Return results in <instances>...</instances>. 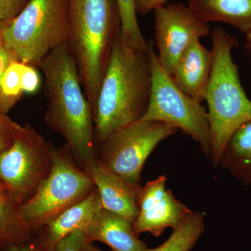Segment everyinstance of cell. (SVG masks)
Masks as SVG:
<instances>
[{
	"label": "cell",
	"mask_w": 251,
	"mask_h": 251,
	"mask_svg": "<svg viewBox=\"0 0 251 251\" xmlns=\"http://www.w3.org/2000/svg\"><path fill=\"white\" fill-rule=\"evenodd\" d=\"M151 87L150 46L146 50L135 47L120 30L93 108L99 143L115 130L139 121L148 109Z\"/></svg>",
	"instance_id": "1"
},
{
	"label": "cell",
	"mask_w": 251,
	"mask_h": 251,
	"mask_svg": "<svg viewBox=\"0 0 251 251\" xmlns=\"http://www.w3.org/2000/svg\"><path fill=\"white\" fill-rule=\"evenodd\" d=\"M39 67L45 80L46 121L67 141L74 158L85 170L97 161L93 110L67 43L48 54Z\"/></svg>",
	"instance_id": "2"
},
{
	"label": "cell",
	"mask_w": 251,
	"mask_h": 251,
	"mask_svg": "<svg viewBox=\"0 0 251 251\" xmlns=\"http://www.w3.org/2000/svg\"><path fill=\"white\" fill-rule=\"evenodd\" d=\"M120 30L116 0H70L67 43L92 110L112 46Z\"/></svg>",
	"instance_id": "3"
},
{
	"label": "cell",
	"mask_w": 251,
	"mask_h": 251,
	"mask_svg": "<svg viewBox=\"0 0 251 251\" xmlns=\"http://www.w3.org/2000/svg\"><path fill=\"white\" fill-rule=\"evenodd\" d=\"M210 34L212 69L204 100L210 126V159L216 167L231 135L251 120V100L232 59V50L239 46L237 38L220 27L214 28Z\"/></svg>",
	"instance_id": "4"
},
{
	"label": "cell",
	"mask_w": 251,
	"mask_h": 251,
	"mask_svg": "<svg viewBox=\"0 0 251 251\" xmlns=\"http://www.w3.org/2000/svg\"><path fill=\"white\" fill-rule=\"evenodd\" d=\"M70 0H30L7 21L1 41L18 60L34 67L67 42Z\"/></svg>",
	"instance_id": "5"
},
{
	"label": "cell",
	"mask_w": 251,
	"mask_h": 251,
	"mask_svg": "<svg viewBox=\"0 0 251 251\" xmlns=\"http://www.w3.org/2000/svg\"><path fill=\"white\" fill-rule=\"evenodd\" d=\"M67 150H67L53 147L50 173L35 193L18 206V214L34 234L96 188L90 175L76 166Z\"/></svg>",
	"instance_id": "6"
},
{
	"label": "cell",
	"mask_w": 251,
	"mask_h": 251,
	"mask_svg": "<svg viewBox=\"0 0 251 251\" xmlns=\"http://www.w3.org/2000/svg\"><path fill=\"white\" fill-rule=\"evenodd\" d=\"M152 87L148 109L140 120L157 121L180 128L211 156V133L207 112L201 102L184 93L157 59L152 41L149 43Z\"/></svg>",
	"instance_id": "7"
},
{
	"label": "cell",
	"mask_w": 251,
	"mask_h": 251,
	"mask_svg": "<svg viewBox=\"0 0 251 251\" xmlns=\"http://www.w3.org/2000/svg\"><path fill=\"white\" fill-rule=\"evenodd\" d=\"M52 148L42 135L26 125L12 145L0 153V181L16 206L29 200L50 173Z\"/></svg>",
	"instance_id": "8"
},
{
	"label": "cell",
	"mask_w": 251,
	"mask_h": 251,
	"mask_svg": "<svg viewBox=\"0 0 251 251\" xmlns=\"http://www.w3.org/2000/svg\"><path fill=\"white\" fill-rule=\"evenodd\" d=\"M177 130L161 122H135L99 142L101 151L99 160L130 186L140 190L142 171L148 157L158 144Z\"/></svg>",
	"instance_id": "9"
},
{
	"label": "cell",
	"mask_w": 251,
	"mask_h": 251,
	"mask_svg": "<svg viewBox=\"0 0 251 251\" xmlns=\"http://www.w3.org/2000/svg\"><path fill=\"white\" fill-rule=\"evenodd\" d=\"M153 13L157 59L171 75L186 48L195 39L209 35L210 27L181 3L161 5Z\"/></svg>",
	"instance_id": "10"
},
{
	"label": "cell",
	"mask_w": 251,
	"mask_h": 251,
	"mask_svg": "<svg viewBox=\"0 0 251 251\" xmlns=\"http://www.w3.org/2000/svg\"><path fill=\"white\" fill-rule=\"evenodd\" d=\"M166 183V176L161 175L142 186L138 195L139 213L133 224L137 235L150 232L159 237L168 227L176 229L193 212L167 189Z\"/></svg>",
	"instance_id": "11"
},
{
	"label": "cell",
	"mask_w": 251,
	"mask_h": 251,
	"mask_svg": "<svg viewBox=\"0 0 251 251\" xmlns=\"http://www.w3.org/2000/svg\"><path fill=\"white\" fill-rule=\"evenodd\" d=\"M98 190L102 207L125 218L133 224L138 216V195L140 190L97 159L85 170Z\"/></svg>",
	"instance_id": "12"
},
{
	"label": "cell",
	"mask_w": 251,
	"mask_h": 251,
	"mask_svg": "<svg viewBox=\"0 0 251 251\" xmlns=\"http://www.w3.org/2000/svg\"><path fill=\"white\" fill-rule=\"evenodd\" d=\"M97 187L83 201L69 208L38 231L33 242L39 251H53L62 239L75 230L83 232L102 209Z\"/></svg>",
	"instance_id": "13"
},
{
	"label": "cell",
	"mask_w": 251,
	"mask_h": 251,
	"mask_svg": "<svg viewBox=\"0 0 251 251\" xmlns=\"http://www.w3.org/2000/svg\"><path fill=\"white\" fill-rule=\"evenodd\" d=\"M211 50L204 47L201 39L193 40L175 66L171 77L184 93L202 103L212 69Z\"/></svg>",
	"instance_id": "14"
},
{
	"label": "cell",
	"mask_w": 251,
	"mask_h": 251,
	"mask_svg": "<svg viewBox=\"0 0 251 251\" xmlns=\"http://www.w3.org/2000/svg\"><path fill=\"white\" fill-rule=\"evenodd\" d=\"M87 242L106 244L112 251H149L133 229V224L102 208L83 231Z\"/></svg>",
	"instance_id": "15"
},
{
	"label": "cell",
	"mask_w": 251,
	"mask_h": 251,
	"mask_svg": "<svg viewBox=\"0 0 251 251\" xmlns=\"http://www.w3.org/2000/svg\"><path fill=\"white\" fill-rule=\"evenodd\" d=\"M198 19L208 23H227L246 33L251 29V0H188Z\"/></svg>",
	"instance_id": "16"
},
{
	"label": "cell",
	"mask_w": 251,
	"mask_h": 251,
	"mask_svg": "<svg viewBox=\"0 0 251 251\" xmlns=\"http://www.w3.org/2000/svg\"><path fill=\"white\" fill-rule=\"evenodd\" d=\"M219 166L244 186L251 185V120L241 125L231 135Z\"/></svg>",
	"instance_id": "17"
},
{
	"label": "cell",
	"mask_w": 251,
	"mask_h": 251,
	"mask_svg": "<svg viewBox=\"0 0 251 251\" xmlns=\"http://www.w3.org/2000/svg\"><path fill=\"white\" fill-rule=\"evenodd\" d=\"M18 206L11 202L6 193L0 196V251L11 244L32 241V231L18 214Z\"/></svg>",
	"instance_id": "18"
},
{
	"label": "cell",
	"mask_w": 251,
	"mask_h": 251,
	"mask_svg": "<svg viewBox=\"0 0 251 251\" xmlns=\"http://www.w3.org/2000/svg\"><path fill=\"white\" fill-rule=\"evenodd\" d=\"M205 229L204 216L193 212L173 229L171 237L156 249L149 251H190L196 245Z\"/></svg>",
	"instance_id": "19"
},
{
	"label": "cell",
	"mask_w": 251,
	"mask_h": 251,
	"mask_svg": "<svg viewBox=\"0 0 251 251\" xmlns=\"http://www.w3.org/2000/svg\"><path fill=\"white\" fill-rule=\"evenodd\" d=\"M25 63L14 61L5 71L1 80L0 112L6 114L24 93L22 78Z\"/></svg>",
	"instance_id": "20"
},
{
	"label": "cell",
	"mask_w": 251,
	"mask_h": 251,
	"mask_svg": "<svg viewBox=\"0 0 251 251\" xmlns=\"http://www.w3.org/2000/svg\"><path fill=\"white\" fill-rule=\"evenodd\" d=\"M116 1L122 34L135 47L142 50L148 49L149 43L142 34L138 24L135 0H116Z\"/></svg>",
	"instance_id": "21"
},
{
	"label": "cell",
	"mask_w": 251,
	"mask_h": 251,
	"mask_svg": "<svg viewBox=\"0 0 251 251\" xmlns=\"http://www.w3.org/2000/svg\"><path fill=\"white\" fill-rule=\"evenodd\" d=\"M22 126L12 121L6 114L0 113V153L14 143Z\"/></svg>",
	"instance_id": "22"
},
{
	"label": "cell",
	"mask_w": 251,
	"mask_h": 251,
	"mask_svg": "<svg viewBox=\"0 0 251 251\" xmlns=\"http://www.w3.org/2000/svg\"><path fill=\"white\" fill-rule=\"evenodd\" d=\"M41 80L36 67L26 64L23 70L22 85L23 92L34 94L40 88Z\"/></svg>",
	"instance_id": "23"
},
{
	"label": "cell",
	"mask_w": 251,
	"mask_h": 251,
	"mask_svg": "<svg viewBox=\"0 0 251 251\" xmlns=\"http://www.w3.org/2000/svg\"><path fill=\"white\" fill-rule=\"evenodd\" d=\"M85 237L82 230H75L62 239L53 251H83Z\"/></svg>",
	"instance_id": "24"
},
{
	"label": "cell",
	"mask_w": 251,
	"mask_h": 251,
	"mask_svg": "<svg viewBox=\"0 0 251 251\" xmlns=\"http://www.w3.org/2000/svg\"><path fill=\"white\" fill-rule=\"evenodd\" d=\"M30 0H0V20L10 21L29 3Z\"/></svg>",
	"instance_id": "25"
},
{
	"label": "cell",
	"mask_w": 251,
	"mask_h": 251,
	"mask_svg": "<svg viewBox=\"0 0 251 251\" xmlns=\"http://www.w3.org/2000/svg\"><path fill=\"white\" fill-rule=\"evenodd\" d=\"M17 60L18 59L14 52L5 45L2 41H0V105L1 100V84L3 75L10 64Z\"/></svg>",
	"instance_id": "26"
},
{
	"label": "cell",
	"mask_w": 251,
	"mask_h": 251,
	"mask_svg": "<svg viewBox=\"0 0 251 251\" xmlns=\"http://www.w3.org/2000/svg\"><path fill=\"white\" fill-rule=\"evenodd\" d=\"M167 0H135V7L138 14H148L158 6L165 4Z\"/></svg>",
	"instance_id": "27"
},
{
	"label": "cell",
	"mask_w": 251,
	"mask_h": 251,
	"mask_svg": "<svg viewBox=\"0 0 251 251\" xmlns=\"http://www.w3.org/2000/svg\"><path fill=\"white\" fill-rule=\"evenodd\" d=\"M4 251H39L36 249L34 242L24 243L21 244H11L6 248Z\"/></svg>",
	"instance_id": "28"
},
{
	"label": "cell",
	"mask_w": 251,
	"mask_h": 251,
	"mask_svg": "<svg viewBox=\"0 0 251 251\" xmlns=\"http://www.w3.org/2000/svg\"><path fill=\"white\" fill-rule=\"evenodd\" d=\"M83 251H104L101 249H99L98 247H95L93 243L87 242L85 240V244H84Z\"/></svg>",
	"instance_id": "29"
},
{
	"label": "cell",
	"mask_w": 251,
	"mask_h": 251,
	"mask_svg": "<svg viewBox=\"0 0 251 251\" xmlns=\"http://www.w3.org/2000/svg\"><path fill=\"white\" fill-rule=\"evenodd\" d=\"M6 23H7V21L0 20V41L1 40V38H2L3 31H4V28L6 27Z\"/></svg>",
	"instance_id": "30"
},
{
	"label": "cell",
	"mask_w": 251,
	"mask_h": 251,
	"mask_svg": "<svg viewBox=\"0 0 251 251\" xmlns=\"http://www.w3.org/2000/svg\"><path fill=\"white\" fill-rule=\"evenodd\" d=\"M245 34L246 37H247L248 46H249V49H250L251 50V29L250 31L246 33Z\"/></svg>",
	"instance_id": "31"
},
{
	"label": "cell",
	"mask_w": 251,
	"mask_h": 251,
	"mask_svg": "<svg viewBox=\"0 0 251 251\" xmlns=\"http://www.w3.org/2000/svg\"><path fill=\"white\" fill-rule=\"evenodd\" d=\"M4 193H6V188H5L4 185L0 181V196Z\"/></svg>",
	"instance_id": "32"
},
{
	"label": "cell",
	"mask_w": 251,
	"mask_h": 251,
	"mask_svg": "<svg viewBox=\"0 0 251 251\" xmlns=\"http://www.w3.org/2000/svg\"></svg>",
	"instance_id": "33"
}]
</instances>
